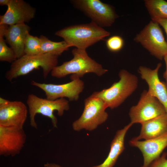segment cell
<instances>
[{
    "label": "cell",
    "mask_w": 167,
    "mask_h": 167,
    "mask_svg": "<svg viewBox=\"0 0 167 167\" xmlns=\"http://www.w3.org/2000/svg\"><path fill=\"white\" fill-rule=\"evenodd\" d=\"M73 57L71 60L57 66L50 73L52 76L61 78L71 74V80L80 78L85 74L92 73L101 76L107 72V70L92 59L88 55L86 50L76 48L72 51Z\"/></svg>",
    "instance_id": "cell-1"
},
{
    "label": "cell",
    "mask_w": 167,
    "mask_h": 167,
    "mask_svg": "<svg viewBox=\"0 0 167 167\" xmlns=\"http://www.w3.org/2000/svg\"><path fill=\"white\" fill-rule=\"evenodd\" d=\"M118 75V81L109 88L93 93L91 96L101 99L107 108L113 109L119 106L136 90L138 80L135 75L125 69L121 70Z\"/></svg>",
    "instance_id": "cell-3"
},
{
    "label": "cell",
    "mask_w": 167,
    "mask_h": 167,
    "mask_svg": "<svg viewBox=\"0 0 167 167\" xmlns=\"http://www.w3.org/2000/svg\"><path fill=\"white\" fill-rule=\"evenodd\" d=\"M31 84L42 90L46 98L54 100L66 97L71 101H77L84 88V83L80 78L60 84L40 83L32 81Z\"/></svg>",
    "instance_id": "cell-10"
},
{
    "label": "cell",
    "mask_w": 167,
    "mask_h": 167,
    "mask_svg": "<svg viewBox=\"0 0 167 167\" xmlns=\"http://www.w3.org/2000/svg\"><path fill=\"white\" fill-rule=\"evenodd\" d=\"M10 101L4 99L2 97H0V107L4 106L8 104Z\"/></svg>",
    "instance_id": "cell-27"
},
{
    "label": "cell",
    "mask_w": 167,
    "mask_h": 167,
    "mask_svg": "<svg viewBox=\"0 0 167 167\" xmlns=\"http://www.w3.org/2000/svg\"><path fill=\"white\" fill-rule=\"evenodd\" d=\"M41 41L40 37L29 34L25 43V54L32 55L40 54Z\"/></svg>",
    "instance_id": "cell-22"
},
{
    "label": "cell",
    "mask_w": 167,
    "mask_h": 167,
    "mask_svg": "<svg viewBox=\"0 0 167 167\" xmlns=\"http://www.w3.org/2000/svg\"><path fill=\"white\" fill-rule=\"evenodd\" d=\"M139 135L133 139L140 140L155 138L167 132L166 113L141 124Z\"/></svg>",
    "instance_id": "cell-17"
},
{
    "label": "cell",
    "mask_w": 167,
    "mask_h": 167,
    "mask_svg": "<svg viewBox=\"0 0 167 167\" xmlns=\"http://www.w3.org/2000/svg\"><path fill=\"white\" fill-rule=\"evenodd\" d=\"M26 139L23 128L0 126V155L14 156L19 154Z\"/></svg>",
    "instance_id": "cell-11"
},
{
    "label": "cell",
    "mask_w": 167,
    "mask_h": 167,
    "mask_svg": "<svg viewBox=\"0 0 167 167\" xmlns=\"http://www.w3.org/2000/svg\"><path fill=\"white\" fill-rule=\"evenodd\" d=\"M164 59L165 64L166 70L163 74V77L165 80V83L167 86V54L164 57Z\"/></svg>",
    "instance_id": "cell-26"
},
{
    "label": "cell",
    "mask_w": 167,
    "mask_h": 167,
    "mask_svg": "<svg viewBox=\"0 0 167 167\" xmlns=\"http://www.w3.org/2000/svg\"><path fill=\"white\" fill-rule=\"evenodd\" d=\"M166 113L164 107L158 99L150 94L148 91L144 90L137 104L130 109V123L132 125L141 124Z\"/></svg>",
    "instance_id": "cell-9"
},
{
    "label": "cell",
    "mask_w": 167,
    "mask_h": 167,
    "mask_svg": "<svg viewBox=\"0 0 167 167\" xmlns=\"http://www.w3.org/2000/svg\"><path fill=\"white\" fill-rule=\"evenodd\" d=\"M71 2L92 22L102 28L111 26L119 17L113 6L99 0H74Z\"/></svg>",
    "instance_id": "cell-7"
},
{
    "label": "cell",
    "mask_w": 167,
    "mask_h": 167,
    "mask_svg": "<svg viewBox=\"0 0 167 167\" xmlns=\"http://www.w3.org/2000/svg\"><path fill=\"white\" fill-rule=\"evenodd\" d=\"M36 9L23 0H11L5 13L0 16V25L8 26L28 22L33 19Z\"/></svg>",
    "instance_id": "cell-12"
},
{
    "label": "cell",
    "mask_w": 167,
    "mask_h": 167,
    "mask_svg": "<svg viewBox=\"0 0 167 167\" xmlns=\"http://www.w3.org/2000/svg\"><path fill=\"white\" fill-rule=\"evenodd\" d=\"M144 4L152 20L167 19V2L164 0H145Z\"/></svg>",
    "instance_id": "cell-20"
},
{
    "label": "cell",
    "mask_w": 167,
    "mask_h": 167,
    "mask_svg": "<svg viewBox=\"0 0 167 167\" xmlns=\"http://www.w3.org/2000/svg\"><path fill=\"white\" fill-rule=\"evenodd\" d=\"M44 167H62L60 165L54 163H47L45 164L44 165Z\"/></svg>",
    "instance_id": "cell-28"
},
{
    "label": "cell",
    "mask_w": 167,
    "mask_h": 167,
    "mask_svg": "<svg viewBox=\"0 0 167 167\" xmlns=\"http://www.w3.org/2000/svg\"><path fill=\"white\" fill-rule=\"evenodd\" d=\"M6 26L0 25V61L12 63L17 58L13 50L7 46L4 39V32Z\"/></svg>",
    "instance_id": "cell-21"
},
{
    "label": "cell",
    "mask_w": 167,
    "mask_h": 167,
    "mask_svg": "<svg viewBox=\"0 0 167 167\" xmlns=\"http://www.w3.org/2000/svg\"><path fill=\"white\" fill-rule=\"evenodd\" d=\"M58 57L49 54L36 55H24L11 63L5 77L9 81L26 75L34 69L41 67L43 76L46 79L53 69L57 66Z\"/></svg>",
    "instance_id": "cell-4"
},
{
    "label": "cell",
    "mask_w": 167,
    "mask_h": 167,
    "mask_svg": "<svg viewBox=\"0 0 167 167\" xmlns=\"http://www.w3.org/2000/svg\"><path fill=\"white\" fill-rule=\"evenodd\" d=\"M167 153L164 152L155 160L149 167H167Z\"/></svg>",
    "instance_id": "cell-24"
},
{
    "label": "cell",
    "mask_w": 167,
    "mask_h": 167,
    "mask_svg": "<svg viewBox=\"0 0 167 167\" xmlns=\"http://www.w3.org/2000/svg\"><path fill=\"white\" fill-rule=\"evenodd\" d=\"M158 23L161 25L164 29L166 33L167 42V19L161 18L157 19L152 20Z\"/></svg>",
    "instance_id": "cell-25"
},
{
    "label": "cell",
    "mask_w": 167,
    "mask_h": 167,
    "mask_svg": "<svg viewBox=\"0 0 167 167\" xmlns=\"http://www.w3.org/2000/svg\"><path fill=\"white\" fill-rule=\"evenodd\" d=\"M134 40L159 60H162L167 54V42L159 24L153 20L137 34Z\"/></svg>",
    "instance_id": "cell-8"
},
{
    "label": "cell",
    "mask_w": 167,
    "mask_h": 167,
    "mask_svg": "<svg viewBox=\"0 0 167 167\" xmlns=\"http://www.w3.org/2000/svg\"><path fill=\"white\" fill-rule=\"evenodd\" d=\"M31 28L25 23L6 26L5 40L15 53L17 59L25 55V43Z\"/></svg>",
    "instance_id": "cell-16"
},
{
    "label": "cell",
    "mask_w": 167,
    "mask_h": 167,
    "mask_svg": "<svg viewBox=\"0 0 167 167\" xmlns=\"http://www.w3.org/2000/svg\"><path fill=\"white\" fill-rule=\"evenodd\" d=\"M40 38L41 41L40 54H49L58 57L71 47L64 41H52L44 35L41 36Z\"/></svg>",
    "instance_id": "cell-19"
},
{
    "label": "cell",
    "mask_w": 167,
    "mask_h": 167,
    "mask_svg": "<svg viewBox=\"0 0 167 167\" xmlns=\"http://www.w3.org/2000/svg\"><path fill=\"white\" fill-rule=\"evenodd\" d=\"M129 144L138 148L142 152L143 162L141 167H149L167 147V132L158 137L143 141L133 138Z\"/></svg>",
    "instance_id": "cell-13"
},
{
    "label": "cell",
    "mask_w": 167,
    "mask_h": 167,
    "mask_svg": "<svg viewBox=\"0 0 167 167\" xmlns=\"http://www.w3.org/2000/svg\"><path fill=\"white\" fill-rule=\"evenodd\" d=\"M161 65V63H158L156 68L153 70L140 66L138 72L141 78L148 85V92L163 105L167 114V86L165 83L160 80L158 75L159 71Z\"/></svg>",
    "instance_id": "cell-14"
},
{
    "label": "cell",
    "mask_w": 167,
    "mask_h": 167,
    "mask_svg": "<svg viewBox=\"0 0 167 167\" xmlns=\"http://www.w3.org/2000/svg\"><path fill=\"white\" fill-rule=\"evenodd\" d=\"M55 35L62 38L70 47L86 50L109 36L110 33L91 21L66 27L57 31Z\"/></svg>",
    "instance_id": "cell-2"
},
{
    "label": "cell",
    "mask_w": 167,
    "mask_h": 167,
    "mask_svg": "<svg viewBox=\"0 0 167 167\" xmlns=\"http://www.w3.org/2000/svg\"><path fill=\"white\" fill-rule=\"evenodd\" d=\"M11 0H0V5L1 6H7L9 5L10 2Z\"/></svg>",
    "instance_id": "cell-29"
},
{
    "label": "cell",
    "mask_w": 167,
    "mask_h": 167,
    "mask_svg": "<svg viewBox=\"0 0 167 167\" xmlns=\"http://www.w3.org/2000/svg\"><path fill=\"white\" fill-rule=\"evenodd\" d=\"M132 125L129 123L122 129L118 131L111 141L110 150L106 158L102 164L92 167H113L119 156L125 149L126 135Z\"/></svg>",
    "instance_id": "cell-18"
},
{
    "label": "cell",
    "mask_w": 167,
    "mask_h": 167,
    "mask_svg": "<svg viewBox=\"0 0 167 167\" xmlns=\"http://www.w3.org/2000/svg\"><path fill=\"white\" fill-rule=\"evenodd\" d=\"M28 112L27 106L22 102L10 101L0 107V126L23 128Z\"/></svg>",
    "instance_id": "cell-15"
},
{
    "label": "cell",
    "mask_w": 167,
    "mask_h": 167,
    "mask_svg": "<svg viewBox=\"0 0 167 167\" xmlns=\"http://www.w3.org/2000/svg\"><path fill=\"white\" fill-rule=\"evenodd\" d=\"M84 104L82 115L72 124L73 129L76 131L94 130L108 118V114L105 111L107 107L101 99L90 96L85 99Z\"/></svg>",
    "instance_id": "cell-6"
},
{
    "label": "cell",
    "mask_w": 167,
    "mask_h": 167,
    "mask_svg": "<svg viewBox=\"0 0 167 167\" xmlns=\"http://www.w3.org/2000/svg\"><path fill=\"white\" fill-rule=\"evenodd\" d=\"M124 45L123 39L119 36H113L106 41L107 48L112 52H116L120 51L123 47Z\"/></svg>",
    "instance_id": "cell-23"
},
{
    "label": "cell",
    "mask_w": 167,
    "mask_h": 167,
    "mask_svg": "<svg viewBox=\"0 0 167 167\" xmlns=\"http://www.w3.org/2000/svg\"><path fill=\"white\" fill-rule=\"evenodd\" d=\"M27 104L28 108L30 125L35 129L37 128L35 119L37 114L49 118L53 127H57L58 120L54 112L57 111L58 115L62 116L64 111L70 108L69 101L65 98L52 100L40 97L33 94L28 96Z\"/></svg>",
    "instance_id": "cell-5"
}]
</instances>
